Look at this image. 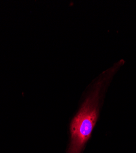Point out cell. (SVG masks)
<instances>
[{
  "label": "cell",
  "mask_w": 136,
  "mask_h": 153,
  "mask_svg": "<svg viewBox=\"0 0 136 153\" xmlns=\"http://www.w3.org/2000/svg\"><path fill=\"white\" fill-rule=\"evenodd\" d=\"M123 60L104 71L94 83L70 125L71 140L67 153H81L89 140L100 114L107 88Z\"/></svg>",
  "instance_id": "1"
}]
</instances>
